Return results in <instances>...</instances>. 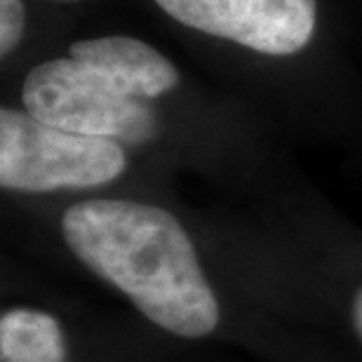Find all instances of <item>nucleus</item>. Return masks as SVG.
Wrapping results in <instances>:
<instances>
[{
    "mask_svg": "<svg viewBox=\"0 0 362 362\" xmlns=\"http://www.w3.org/2000/svg\"><path fill=\"white\" fill-rule=\"evenodd\" d=\"M71 252L125 292L151 322L177 337H207L219 306L184 226L168 209L129 200H85L62 219Z\"/></svg>",
    "mask_w": 362,
    "mask_h": 362,
    "instance_id": "nucleus-1",
    "label": "nucleus"
},
{
    "mask_svg": "<svg viewBox=\"0 0 362 362\" xmlns=\"http://www.w3.org/2000/svg\"><path fill=\"white\" fill-rule=\"evenodd\" d=\"M179 71L129 35L78 40L69 57L28 71L21 101L33 118L66 132L118 144L153 139L158 122L146 99L172 90Z\"/></svg>",
    "mask_w": 362,
    "mask_h": 362,
    "instance_id": "nucleus-2",
    "label": "nucleus"
},
{
    "mask_svg": "<svg viewBox=\"0 0 362 362\" xmlns=\"http://www.w3.org/2000/svg\"><path fill=\"white\" fill-rule=\"evenodd\" d=\"M125 165L118 141L66 132L26 111H0V186L7 191L101 186L120 177Z\"/></svg>",
    "mask_w": 362,
    "mask_h": 362,
    "instance_id": "nucleus-3",
    "label": "nucleus"
},
{
    "mask_svg": "<svg viewBox=\"0 0 362 362\" xmlns=\"http://www.w3.org/2000/svg\"><path fill=\"white\" fill-rule=\"evenodd\" d=\"M172 19L271 57L301 52L313 38L315 0H156Z\"/></svg>",
    "mask_w": 362,
    "mask_h": 362,
    "instance_id": "nucleus-4",
    "label": "nucleus"
},
{
    "mask_svg": "<svg viewBox=\"0 0 362 362\" xmlns=\"http://www.w3.org/2000/svg\"><path fill=\"white\" fill-rule=\"evenodd\" d=\"M0 362H66V339L52 315L12 308L0 317Z\"/></svg>",
    "mask_w": 362,
    "mask_h": 362,
    "instance_id": "nucleus-5",
    "label": "nucleus"
},
{
    "mask_svg": "<svg viewBox=\"0 0 362 362\" xmlns=\"http://www.w3.org/2000/svg\"><path fill=\"white\" fill-rule=\"evenodd\" d=\"M26 28V10L21 0H0V54L7 57L19 45Z\"/></svg>",
    "mask_w": 362,
    "mask_h": 362,
    "instance_id": "nucleus-6",
    "label": "nucleus"
},
{
    "mask_svg": "<svg viewBox=\"0 0 362 362\" xmlns=\"http://www.w3.org/2000/svg\"><path fill=\"white\" fill-rule=\"evenodd\" d=\"M353 322H356V329L362 339V289H358L356 299H353Z\"/></svg>",
    "mask_w": 362,
    "mask_h": 362,
    "instance_id": "nucleus-7",
    "label": "nucleus"
}]
</instances>
